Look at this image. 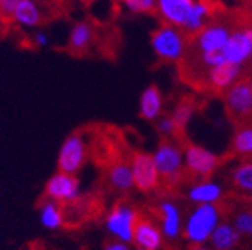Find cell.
Listing matches in <instances>:
<instances>
[{
    "mask_svg": "<svg viewBox=\"0 0 252 250\" xmlns=\"http://www.w3.org/2000/svg\"><path fill=\"white\" fill-rule=\"evenodd\" d=\"M138 221L137 210L129 204H117L114 205L105 217V229L107 232L120 241L131 243L134 240V229Z\"/></svg>",
    "mask_w": 252,
    "mask_h": 250,
    "instance_id": "cell-6",
    "label": "cell"
},
{
    "mask_svg": "<svg viewBox=\"0 0 252 250\" xmlns=\"http://www.w3.org/2000/svg\"><path fill=\"white\" fill-rule=\"evenodd\" d=\"M189 250H213L210 246H207V244H195V246H192Z\"/></svg>",
    "mask_w": 252,
    "mask_h": 250,
    "instance_id": "cell-30",
    "label": "cell"
},
{
    "mask_svg": "<svg viewBox=\"0 0 252 250\" xmlns=\"http://www.w3.org/2000/svg\"><path fill=\"white\" fill-rule=\"evenodd\" d=\"M11 21L23 28H38L44 21V9L38 0H21Z\"/></svg>",
    "mask_w": 252,
    "mask_h": 250,
    "instance_id": "cell-16",
    "label": "cell"
},
{
    "mask_svg": "<svg viewBox=\"0 0 252 250\" xmlns=\"http://www.w3.org/2000/svg\"><path fill=\"white\" fill-rule=\"evenodd\" d=\"M94 41V27L90 21H77L68 36V48L72 53H84Z\"/></svg>",
    "mask_w": 252,
    "mask_h": 250,
    "instance_id": "cell-19",
    "label": "cell"
},
{
    "mask_svg": "<svg viewBox=\"0 0 252 250\" xmlns=\"http://www.w3.org/2000/svg\"><path fill=\"white\" fill-rule=\"evenodd\" d=\"M224 196H225L224 186L210 178L198 180L197 183H192L186 189V198L194 205L219 204L224 199Z\"/></svg>",
    "mask_w": 252,
    "mask_h": 250,
    "instance_id": "cell-13",
    "label": "cell"
},
{
    "mask_svg": "<svg viewBox=\"0 0 252 250\" xmlns=\"http://www.w3.org/2000/svg\"><path fill=\"white\" fill-rule=\"evenodd\" d=\"M138 110L140 117L146 121H156L164 114V96L156 84H150L141 91Z\"/></svg>",
    "mask_w": 252,
    "mask_h": 250,
    "instance_id": "cell-15",
    "label": "cell"
},
{
    "mask_svg": "<svg viewBox=\"0 0 252 250\" xmlns=\"http://www.w3.org/2000/svg\"><path fill=\"white\" fill-rule=\"evenodd\" d=\"M197 108H198V105H197V101L194 98H183L174 107V110L171 111L170 115H171V118L176 123V128L179 131V135L182 132H185V129L188 128L189 121L192 120Z\"/></svg>",
    "mask_w": 252,
    "mask_h": 250,
    "instance_id": "cell-21",
    "label": "cell"
},
{
    "mask_svg": "<svg viewBox=\"0 0 252 250\" xmlns=\"http://www.w3.org/2000/svg\"><path fill=\"white\" fill-rule=\"evenodd\" d=\"M63 221H65V217H63V211H62V207H60L59 202H56L53 199H48L41 205V208H39V222L45 229L56 231V229L62 228Z\"/></svg>",
    "mask_w": 252,
    "mask_h": 250,
    "instance_id": "cell-20",
    "label": "cell"
},
{
    "mask_svg": "<svg viewBox=\"0 0 252 250\" xmlns=\"http://www.w3.org/2000/svg\"><path fill=\"white\" fill-rule=\"evenodd\" d=\"M230 180L239 192L249 195L252 192V159L242 161L233 167Z\"/></svg>",
    "mask_w": 252,
    "mask_h": 250,
    "instance_id": "cell-22",
    "label": "cell"
},
{
    "mask_svg": "<svg viewBox=\"0 0 252 250\" xmlns=\"http://www.w3.org/2000/svg\"><path fill=\"white\" fill-rule=\"evenodd\" d=\"M233 153L242 158H252V123H243L231 138Z\"/></svg>",
    "mask_w": 252,
    "mask_h": 250,
    "instance_id": "cell-23",
    "label": "cell"
},
{
    "mask_svg": "<svg viewBox=\"0 0 252 250\" xmlns=\"http://www.w3.org/2000/svg\"><path fill=\"white\" fill-rule=\"evenodd\" d=\"M45 192L48 199H53L59 204L74 202L81 196V187L75 174L59 171L47 181Z\"/></svg>",
    "mask_w": 252,
    "mask_h": 250,
    "instance_id": "cell-8",
    "label": "cell"
},
{
    "mask_svg": "<svg viewBox=\"0 0 252 250\" xmlns=\"http://www.w3.org/2000/svg\"><path fill=\"white\" fill-rule=\"evenodd\" d=\"M159 214V228L164 237L170 241L177 240L183 232V214L177 202L173 199H162L158 205Z\"/></svg>",
    "mask_w": 252,
    "mask_h": 250,
    "instance_id": "cell-11",
    "label": "cell"
},
{
    "mask_svg": "<svg viewBox=\"0 0 252 250\" xmlns=\"http://www.w3.org/2000/svg\"><path fill=\"white\" fill-rule=\"evenodd\" d=\"M242 240L240 232L231 222H220L213 231L209 246L213 250H234Z\"/></svg>",
    "mask_w": 252,
    "mask_h": 250,
    "instance_id": "cell-18",
    "label": "cell"
},
{
    "mask_svg": "<svg viewBox=\"0 0 252 250\" xmlns=\"http://www.w3.org/2000/svg\"><path fill=\"white\" fill-rule=\"evenodd\" d=\"M87 159V142L81 134H71L65 141H63L59 158H57V167L59 171L68 172V174H77L84 162Z\"/></svg>",
    "mask_w": 252,
    "mask_h": 250,
    "instance_id": "cell-7",
    "label": "cell"
},
{
    "mask_svg": "<svg viewBox=\"0 0 252 250\" xmlns=\"http://www.w3.org/2000/svg\"><path fill=\"white\" fill-rule=\"evenodd\" d=\"M0 20H2V15H0Z\"/></svg>",
    "mask_w": 252,
    "mask_h": 250,
    "instance_id": "cell-36",
    "label": "cell"
},
{
    "mask_svg": "<svg viewBox=\"0 0 252 250\" xmlns=\"http://www.w3.org/2000/svg\"><path fill=\"white\" fill-rule=\"evenodd\" d=\"M125 9L132 14H155L156 0H119Z\"/></svg>",
    "mask_w": 252,
    "mask_h": 250,
    "instance_id": "cell-25",
    "label": "cell"
},
{
    "mask_svg": "<svg viewBox=\"0 0 252 250\" xmlns=\"http://www.w3.org/2000/svg\"><path fill=\"white\" fill-rule=\"evenodd\" d=\"M189 35L183 28L161 23L150 33V47L155 56L165 63H179L188 50Z\"/></svg>",
    "mask_w": 252,
    "mask_h": 250,
    "instance_id": "cell-2",
    "label": "cell"
},
{
    "mask_svg": "<svg viewBox=\"0 0 252 250\" xmlns=\"http://www.w3.org/2000/svg\"><path fill=\"white\" fill-rule=\"evenodd\" d=\"M220 222H222V211L218 204L194 205L183 221L182 235L192 246L207 244Z\"/></svg>",
    "mask_w": 252,
    "mask_h": 250,
    "instance_id": "cell-1",
    "label": "cell"
},
{
    "mask_svg": "<svg viewBox=\"0 0 252 250\" xmlns=\"http://www.w3.org/2000/svg\"><path fill=\"white\" fill-rule=\"evenodd\" d=\"M131 168L134 174L135 187L141 192H152L161 184V175L158 172L152 154L138 151L132 156Z\"/></svg>",
    "mask_w": 252,
    "mask_h": 250,
    "instance_id": "cell-9",
    "label": "cell"
},
{
    "mask_svg": "<svg viewBox=\"0 0 252 250\" xmlns=\"http://www.w3.org/2000/svg\"><path fill=\"white\" fill-rule=\"evenodd\" d=\"M195 3L197 0H156V14L162 23L183 28Z\"/></svg>",
    "mask_w": 252,
    "mask_h": 250,
    "instance_id": "cell-12",
    "label": "cell"
},
{
    "mask_svg": "<svg viewBox=\"0 0 252 250\" xmlns=\"http://www.w3.org/2000/svg\"><path fill=\"white\" fill-rule=\"evenodd\" d=\"M2 30H3V27H2V20H0V35H2Z\"/></svg>",
    "mask_w": 252,
    "mask_h": 250,
    "instance_id": "cell-33",
    "label": "cell"
},
{
    "mask_svg": "<svg viewBox=\"0 0 252 250\" xmlns=\"http://www.w3.org/2000/svg\"><path fill=\"white\" fill-rule=\"evenodd\" d=\"M107 181L117 192H129L135 187L134 174L131 168V162L117 161L110 165L107 172Z\"/></svg>",
    "mask_w": 252,
    "mask_h": 250,
    "instance_id": "cell-17",
    "label": "cell"
},
{
    "mask_svg": "<svg viewBox=\"0 0 252 250\" xmlns=\"http://www.w3.org/2000/svg\"><path fill=\"white\" fill-rule=\"evenodd\" d=\"M248 74V78H249V85H251V90H252V72L249 74V72H246Z\"/></svg>",
    "mask_w": 252,
    "mask_h": 250,
    "instance_id": "cell-31",
    "label": "cell"
},
{
    "mask_svg": "<svg viewBox=\"0 0 252 250\" xmlns=\"http://www.w3.org/2000/svg\"><path fill=\"white\" fill-rule=\"evenodd\" d=\"M231 223L240 232L242 237H248L252 240V207L240 208L234 213Z\"/></svg>",
    "mask_w": 252,
    "mask_h": 250,
    "instance_id": "cell-24",
    "label": "cell"
},
{
    "mask_svg": "<svg viewBox=\"0 0 252 250\" xmlns=\"http://www.w3.org/2000/svg\"><path fill=\"white\" fill-rule=\"evenodd\" d=\"M132 241L137 247H141L146 250H161L164 246L165 237L158 223H155L150 219L138 217L135 229H134Z\"/></svg>",
    "mask_w": 252,
    "mask_h": 250,
    "instance_id": "cell-14",
    "label": "cell"
},
{
    "mask_svg": "<svg viewBox=\"0 0 252 250\" xmlns=\"http://www.w3.org/2000/svg\"><path fill=\"white\" fill-rule=\"evenodd\" d=\"M32 42H33L35 47L44 48L50 45V36L45 32H42V30H35L33 35H32Z\"/></svg>",
    "mask_w": 252,
    "mask_h": 250,
    "instance_id": "cell-28",
    "label": "cell"
},
{
    "mask_svg": "<svg viewBox=\"0 0 252 250\" xmlns=\"http://www.w3.org/2000/svg\"><path fill=\"white\" fill-rule=\"evenodd\" d=\"M248 201H249V204H251V207H252V192L248 195Z\"/></svg>",
    "mask_w": 252,
    "mask_h": 250,
    "instance_id": "cell-32",
    "label": "cell"
},
{
    "mask_svg": "<svg viewBox=\"0 0 252 250\" xmlns=\"http://www.w3.org/2000/svg\"><path fill=\"white\" fill-rule=\"evenodd\" d=\"M104 250H131V247H129V243H125V241L114 238L113 241H108L104 246Z\"/></svg>",
    "mask_w": 252,
    "mask_h": 250,
    "instance_id": "cell-29",
    "label": "cell"
},
{
    "mask_svg": "<svg viewBox=\"0 0 252 250\" xmlns=\"http://www.w3.org/2000/svg\"><path fill=\"white\" fill-rule=\"evenodd\" d=\"M248 69L228 63V61H224L218 66H215L213 69H210V72L206 77V83H204V93H212V95L220 96L222 93L231 87L239 78H242L246 74Z\"/></svg>",
    "mask_w": 252,
    "mask_h": 250,
    "instance_id": "cell-10",
    "label": "cell"
},
{
    "mask_svg": "<svg viewBox=\"0 0 252 250\" xmlns=\"http://www.w3.org/2000/svg\"><path fill=\"white\" fill-rule=\"evenodd\" d=\"M183 159L185 172L198 180H204L213 175L220 164V159L216 153L194 142H188L183 147Z\"/></svg>",
    "mask_w": 252,
    "mask_h": 250,
    "instance_id": "cell-5",
    "label": "cell"
},
{
    "mask_svg": "<svg viewBox=\"0 0 252 250\" xmlns=\"http://www.w3.org/2000/svg\"><path fill=\"white\" fill-rule=\"evenodd\" d=\"M155 167L161 175V180L168 184L180 181L185 172L183 147L176 138H162L159 145L152 153Z\"/></svg>",
    "mask_w": 252,
    "mask_h": 250,
    "instance_id": "cell-3",
    "label": "cell"
},
{
    "mask_svg": "<svg viewBox=\"0 0 252 250\" xmlns=\"http://www.w3.org/2000/svg\"><path fill=\"white\" fill-rule=\"evenodd\" d=\"M134 250H146V249H141V247H135Z\"/></svg>",
    "mask_w": 252,
    "mask_h": 250,
    "instance_id": "cell-34",
    "label": "cell"
},
{
    "mask_svg": "<svg viewBox=\"0 0 252 250\" xmlns=\"http://www.w3.org/2000/svg\"><path fill=\"white\" fill-rule=\"evenodd\" d=\"M220 96H222L227 114L231 120L237 121L239 124L249 123L252 118V90L248 74L239 78Z\"/></svg>",
    "mask_w": 252,
    "mask_h": 250,
    "instance_id": "cell-4",
    "label": "cell"
},
{
    "mask_svg": "<svg viewBox=\"0 0 252 250\" xmlns=\"http://www.w3.org/2000/svg\"><path fill=\"white\" fill-rule=\"evenodd\" d=\"M21 0H0V15L5 20H11L15 8Z\"/></svg>",
    "mask_w": 252,
    "mask_h": 250,
    "instance_id": "cell-27",
    "label": "cell"
},
{
    "mask_svg": "<svg viewBox=\"0 0 252 250\" xmlns=\"http://www.w3.org/2000/svg\"><path fill=\"white\" fill-rule=\"evenodd\" d=\"M249 69H251V72H252V65H251V68H249Z\"/></svg>",
    "mask_w": 252,
    "mask_h": 250,
    "instance_id": "cell-35",
    "label": "cell"
},
{
    "mask_svg": "<svg viewBox=\"0 0 252 250\" xmlns=\"http://www.w3.org/2000/svg\"><path fill=\"white\" fill-rule=\"evenodd\" d=\"M156 131L162 138H177L179 131L170 114H162L156 120Z\"/></svg>",
    "mask_w": 252,
    "mask_h": 250,
    "instance_id": "cell-26",
    "label": "cell"
}]
</instances>
